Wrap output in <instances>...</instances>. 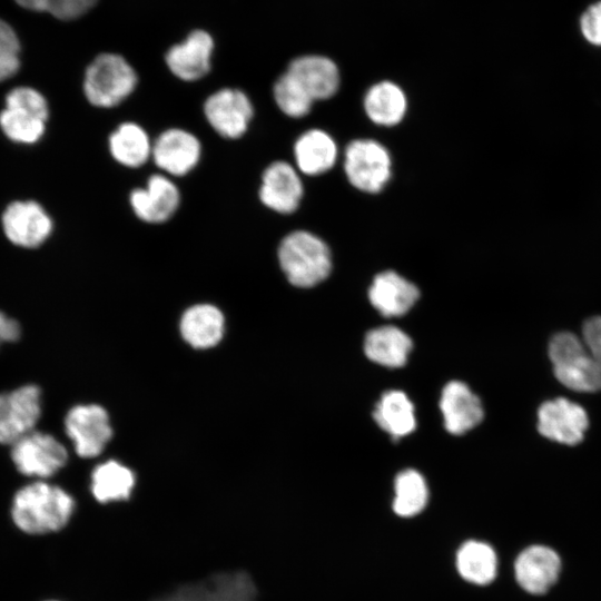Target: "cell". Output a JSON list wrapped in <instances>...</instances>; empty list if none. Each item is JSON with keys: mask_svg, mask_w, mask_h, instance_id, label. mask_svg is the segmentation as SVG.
Returning a JSON list of instances; mask_svg holds the SVG:
<instances>
[{"mask_svg": "<svg viewBox=\"0 0 601 601\" xmlns=\"http://www.w3.org/2000/svg\"><path fill=\"white\" fill-rule=\"evenodd\" d=\"M538 416L542 435L568 445L582 441L589 423L585 411L563 397L543 403Z\"/></svg>", "mask_w": 601, "mask_h": 601, "instance_id": "5bb4252c", "label": "cell"}, {"mask_svg": "<svg viewBox=\"0 0 601 601\" xmlns=\"http://www.w3.org/2000/svg\"><path fill=\"white\" fill-rule=\"evenodd\" d=\"M98 0H47L43 12L59 20H73L88 12Z\"/></svg>", "mask_w": 601, "mask_h": 601, "instance_id": "d6a6232c", "label": "cell"}, {"mask_svg": "<svg viewBox=\"0 0 601 601\" xmlns=\"http://www.w3.org/2000/svg\"><path fill=\"white\" fill-rule=\"evenodd\" d=\"M456 568L467 582L485 585L496 577L497 556L490 544L475 540L466 541L457 551Z\"/></svg>", "mask_w": 601, "mask_h": 601, "instance_id": "4316f807", "label": "cell"}, {"mask_svg": "<svg viewBox=\"0 0 601 601\" xmlns=\"http://www.w3.org/2000/svg\"><path fill=\"white\" fill-rule=\"evenodd\" d=\"M48 119L49 105L45 96L32 87L19 86L4 97L0 130L14 144L32 145L45 135Z\"/></svg>", "mask_w": 601, "mask_h": 601, "instance_id": "3957f363", "label": "cell"}, {"mask_svg": "<svg viewBox=\"0 0 601 601\" xmlns=\"http://www.w3.org/2000/svg\"><path fill=\"white\" fill-rule=\"evenodd\" d=\"M18 6L30 11L43 12L47 0H14Z\"/></svg>", "mask_w": 601, "mask_h": 601, "instance_id": "8d00e7d4", "label": "cell"}, {"mask_svg": "<svg viewBox=\"0 0 601 601\" xmlns=\"http://www.w3.org/2000/svg\"><path fill=\"white\" fill-rule=\"evenodd\" d=\"M364 108L373 122L382 126H394L405 115L406 97L394 82L382 81L368 89L364 98Z\"/></svg>", "mask_w": 601, "mask_h": 601, "instance_id": "83f0119b", "label": "cell"}, {"mask_svg": "<svg viewBox=\"0 0 601 601\" xmlns=\"http://www.w3.org/2000/svg\"><path fill=\"white\" fill-rule=\"evenodd\" d=\"M274 98L279 109L293 118H300L311 110L313 98L288 72H284L275 82Z\"/></svg>", "mask_w": 601, "mask_h": 601, "instance_id": "4dcf8cb0", "label": "cell"}, {"mask_svg": "<svg viewBox=\"0 0 601 601\" xmlns=\"http://www.w3.org/2000/svg\"><path fill=\"white\" fill-rule=\"evenodd\" d=\"M214 41L204 30H195L185 41L174 45L166 53L169 70L179 79L195 81L210 70Z\"/></svg>", "mask_w": 601, "mask_h": 601, "instance_id": "2e32d148", "label": "cell"}, {"mask_svg": "<svg viewBox=\"0 0 601 601\" xmlns=\"http://www.w3.org/2000/svg\"><path fill=\"white\" fill-rule=\"evenodd\" d=\"M66 434L83 459L100 455L112 437L108 412L98 404H79L65 417Z\"/></svg>", "mask_w": 601, "mask_h": 601, "instance_id": "ba28073f", "label": "cell"}, {"mask_svg": "<svg viewBox=\"0 0 601 601\" xmlns=\"http://www.w3.org/2000/svg\"><path fill=\"white\" fill-rule=\"evenodd\" d=\"M315 99L334 96L339 86V71L333 60L324 56H302L290 61L287 70Z\"/></svg>", "mask_w": 601, "mask_h": 601, "instance_id": "7402d4cb", "label": "cell"}, {"mask_svg": "<svg viewBox=\"0 0 601 601\" xmlns=\"http://www.w3.org/2000/svg\"><path fill=\"white\" fill-rule=\"evenodd\" d=\"M20 324L0 311V345L3 343H13L20 338Z\"/></svg>", "mask_w": 601, "mask_h": 601, "instance_id": "d590c367", "label": "cell"}, {"mask_svg": "<svg viewBox=\"0 0 601 601\" xmlns=\"http://www.w3.org/2000/svg\"><path fill=\"white\" fill-rule=\"evenodd\" d=\"M440 407L446 431L454 435H461L475 427L484 414L479 397L467 385L457 381L445 385Z\"/></svg>", "mask_w": 601, "mask_h": 601, "instance_id": "d6986e66", "label": "cell"}, {"mask_svg": "<svg viewBox=\"0 0 601 601\" xmlns=\"http://www.w3.org/2000/svg\"><path fill=\"white\" fill-rule=\"evenodd\" d=\"M344 169L355 188L378 193L391 177V158L386 148L377 141L358 139L345 150Z\"/></svg>", "mask_w": 601, "mask_h": 601, "instance_id": "9c48e42d", "label": "cell"}, {"mask_svg": "<svg viewBox=\"0 0 601 601\" xmlns=\"http://www.w3.org/2000/svg\"><path fill=\"white\" fill-rule=\"evenodd\" d=\"M297 167L307 175H319L329 170L337 157L333 138L323 130L304 132L294 145Z\"/></svg>", "mask_w": 601, "mask_h": 601, "instance_id": "603a6c76", "label": "cell"}, {"mask_svg": "<svg viewBox=\"0 0 601 601\" xmlns=\"http://www.w3.org/2000/svg\"><path fill=\"white\" fill-rule=\"evenodd\" d=\"M0 225L7 240L23 249L39 248L53 229L50 215L32 199L10 201L1 213Z\"/></svg>", "mask_w": 601, "mask_h": 601, "instance_id": "52a82bcc", "label": "cell"}, {"mask_svg": "<svg viewBox=\"0 0 601 601\" xmlns=\"http://www.w3.org/2000/svg\"><path fill=\"white\" fill-rule=\"evenodd\" d=\"M10 459L20 474L47 479L65 466L68 451L53 435L33 430L11 445Z\"/></svg>", "mask_w": 601, "mask_h": 601, "instance_id": "8992f818", "label": "cell"}, {"mask_svg": "<svg viewBox=\"0 0 601 601\" xmlns=\"http://www.w3.org/2000/svg\"><path fill=\"white\" fill-rule=\"evenodd\" d=\"M583 337L591 355L601 361V316L589 318L584 323Z\"/></svg>", "mask_w": 601, "mask_h": 601, "instance_id": "e575fe53", "label": "cell"}, {"mask_svg": "<svg viewBox=\"0 0 601 601\" xmlns=\"http://www.w3.org/2000/svg\"><path fill=\"white\" fill-rule=\"evenodd\" d=\"M255 588L245 573L223 574L207 582L184 587L157 601H254Z\"/></svg>", "mask_w": 601, "mask_h": 601, "instance_id": "ac0fdd59", "label": "cell"}, {"mask_svg": "<svg viewBox=\"0 0 601 601\" xmlns=\"http://www.w3.org/2000/svg\"><path fill=\"white\" fill-rule=\"evenodd\" d=\"M20 41L13 28L0 19V82L12 78L20 69Z\"/></svg>", "mask_w": 601, "mask_h": 601, "instance_id": "1f68e13d", "label": "cell"}, {"mask_svg": "<svg viewBox=\"0 0 601 601\" xmlns=\"http://www.w3.org/2000/svg\"><path fill=\"white\" fill-rule=\"evenodd\" d=\"M581 31L584 38L597 46H601V1L590 6L581 17Z\"/></svg>", "mask_w": 601, "mask_h": 601, "instance_id": "836d02e7", "label": "cell"}, {"mask_svg": "<svg viewBox=\"0 0 601 601\" xmlns=\"http://www.w3.org/2000/svg\"><path fill=\"white\" fill-rule=\"evenodd\" d=\"M412 349L411 338L395 326H382L367 333L364 341L366 356L383 366L401 367Z\"/></svg>", "mask_w": 601, "mask_h": 601, "instance_id": "cb8c5ba5", "label": "cell"}, {"mask_svg": "<svg viewBox=\"0 0 601 601\" xmlns=\"http://www.w3.org/2000/svg\"><path fill=\"white\" fill-rule=\"evenodd\" d=\"M179 333L183 339L196 349L215 347L225 334V316L215 305H193L180 317Z\"/></svg>", "mask_w": 601, "mask_h": 601, "instance_id": "ffe728a7", "label": "cell"}, {"mask_svg": "<svg viewBox=\"0 0 601 601\" xmlns=\"http://www.w3.org/2000/svg\"><path fill=\"white\" fill-rule=\"evenodd\" d=\"M137 73L124 57L101 53L87 67L83 92L99 108H111L124 101L137 86Z\"/></svg>", "mask_w": 601, "mask_h": 601, "instance_id": "277c9868", "label": "cell"}, {"mask_svg": "<svg viewBox=\"0 0 601 601\" xmlns=\"http://www.w3.org/2000/svg\"><path fill=\"white\" fill-rule=\"evenodd\" d=\"M41 416V390L26 384L0 393V444L12 445L32 432Z\"/></svg>", "mask_w": 601, "mask_h": 601, "instance_id": "30bf717a", "label": "cell"}, {"mask_svg": "<svg viewBox=\"0 0 601 601\" xmlns=\"http://www.w3.org/2000/svg\"><path fill=\"white\" fill-rule=\"evenodd\" d=\"M109 151L122 166L137 168L150 157L152 142L142 127L136 122H122L109 137Z\"/></svg>", "mask_w": 601, "mask_h": 601, "instance_id": "d4e9b609", "label": "cell"}, {"mask_svg": "<svg viewBox=\"0 0 601 601\" xmlns=\"http://www.w3.org/2000/svg\"><path fill=\"white\" fill-rule=\"evenodd\" d=\"M549 354L554 374L564 386L578 392L601 390V361L589 355L575 335H554Z\"/></svg>", "mask_w": 601, "mask_h": 601, "instance_id": "5b68a950", "label": "cell"}, {"mask_svg": "<svg viewBox=\"0 0 601 601\" xmlns=\"http://www.w3.org/2000/svg\"><path fill=\"white\" fill-rule=\"evenodd\" d=\"M277 255L287 280L296 287L315 286L332 269L329 248L321 238L306 230H296L285 236Z\"/></svg>", "mask_w": 601, "mask_h": 601, "instance_id": "7a4b0ae2", "label": "cell"}, {"mask_svg": "<svg viewBox=\"0 0 601 601\" xmlns=\"http://www.w3.org/2000/svg\"><path fill=\"white\" fill-rule=\"evenodd\" d=\"M303 196V185L296 170L285 161H275L264 171L259 199L280 214L295 211Z\"/></svg>", "mask_w": 601, "mask_h": 601, "instance_id": "e0dca14e", "label": "cell"}, {"mask_svg": "<svg viewBox=\"0 0 601 601\" xmlns=\"http://www.w3.org/2000/svg\"><path fill=\"white\" fill-rule=\"evenodd\" d=\"M560 555L550 546L534 544L525 548L514 562L518 584L531 594L548 592L561 572Z\"/></svg>", "mask_w": 601, "mask_h": 601, "instance_id": "7c38bea8", "label": "cell"}, {"mask_svg": "<svg viewBox=\"0 0 601 601\" xmlns=\"http://www.w3.org/2000/svg\"><path fill=\"white\" fill-rule=\"evenodd\" d=\"M73 510L75 500L67 491L58 485L36 481L16 492L11 515L21 531L45 534L62 529Z\"/></svg>", "mask_w": 601, "mask_h": 601, "instance_id": "6da1fadb", "label": "cell"}, {"mask_svg": "<svg viewBox=\"0 0 601 601\" xmlns=\"http://www.w3.org/2000/svg\"><path fill=\"white\" fill-rule=\"evenodd\" d=\"M201 145L191 132L170 128L162 131L152 144L151 158L166 174L184 176L199 161Z\"/></svg>", "mask_w": 601, "mask_h": 601, "instance_id": "4fadbf2b", "label": "cell"}, {"mask_svg": "<svg viewBox=\"0 0 601 601\" xmlns=\"http://www.w3.org/2000/svg\"><path fill=\"white\" fill-rule=\"evenodd\" d=\"M134 472L116 460L98 464L91 473V493L100 503L129 499L135 486Z\"/></svg>", "mask_w": 601, "mask_h": 601, "instance_id": "484cf974", "label": "cell"}, {"mask_svg": "<svg viewBox=\"0 0 601 601\" xmlns=\"http://www.w3.org/2000/svg\"><path fill=\"white\" fill-rule=\"evenodd\" d=\"M129 201L139 219L160 224L175 214L180 203V194L170 178L156 174L149 177L145 187L131 191Z\"/></svg>", "mask_w": 601, "mask_h": 601, "instance_id": "9a60e30c", "label": "cell"}, {"mask_svg": "<svg viewBox=\"0 0 601 601\" xmlns=\"http://www.w3.org/2000/svg\"><path fill=\"white\" fill-rule=\"evenodd\" d=\"M373 417L396 441L415 428L414 406L405 393L390 391L376 404Z\"/></svg>", "mask_w": 601, "mask_h": 601, "instance_id": "f1b7e54d", "label": "cell"}, {"mask_svg": "<svg viewBox=\"0 0 601 601\" xmlns=\"http://www.w3.org/2000/svg\"><path fill=\"white\" fill-rule=\"evenodd\" d=\"M428 497L424 477L415 470H405L395 479L394 512L403 518L418 514Z\"/></svg>", "mask_w": 601, "mask_h": 601, "instance_id": "f546056e", "label": "cell"}, {"mask_svg": "<svg viewBox=\"0 0 601 601\" xmlns=\"http://www.w3.org/2000/svg\"><path fill=\"white\" fill-rule=\"evenodd\" d=\"M418 296V288L393 270L377 274L368 290L371 304L385 317L404 315Z\"/></svg>", "mask_w": 601, "mask_h": 601, "instance_id": "44dd1931", "label": "cell"}, {"mask_svg": "<svg viewBox=\"0 0 601 601\" xmlns=\"http://www.w3.org/2000/svg\"><path fill=\"white\" fill-rule=\"evenodd\" d=\"M204 114L217 134L224 138L237 139L246 132L254 108L244 91L223 88L205 100Z\"/></svg>", "mask_w": 601, "mask_h": 601, "instance_id": "8fae6325", "label": "cell"}]
</instances>
